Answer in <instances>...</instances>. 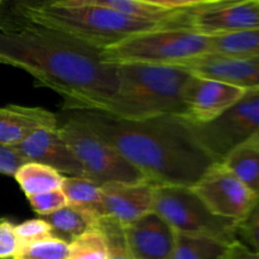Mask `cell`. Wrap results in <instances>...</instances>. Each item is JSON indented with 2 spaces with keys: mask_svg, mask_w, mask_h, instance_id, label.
<instances>
[{
  "mask_svg": "<svg viewBox=\"0 0 259 259\" xmlns=\"http://www.w3.org/2000/svg\"><path fill=\"white\" fill-rule=\"evenodd\" d=\"M2 5H3V2H2V0H0V9H2Z\"/></svg>",
  "mask_w": 259,
  "mask_h": 259,
  "instance_id": "1f68e13d",
  "label": "cell"
},
{
  "mask_svg": "<svg viewBox=\"0 0 259 259\" xmlns=\"http://www.w3.org/2000/svg\"><path fill=\"white\" fill-rule=\"evenodd\" d=\"M156 186L192 187L218 163L187 119L162 115L125 120L100 111H70Z\"/></svg>",
  "mask_w": 259,
  "mask_h": 259,
  "instance_id": "7a4b0ae2",
  "label": "cell"
},
{
  "mask_svg": "<svg viewBox=\"0 0 259 259\" xmlns=\"http://www.w3.org/2000/svg\"><path fill=\"white\" fill-rule=\"evenodd\" d=\"M182 28L207 37L259 29V0H206L184 18Z\"/></svg>",
  "mask_w": 259,
  "mask_h": 259,
  "instance_id": "30bf717a",
  "label": "cell"
},
{
  "mask_svg": "<svg viewBox=\"0 0 259 259\" xmlns=\"http://www.w3.org/2000/svg\"><path fill=\"white\" fill-rule=\"evenodd\" d=\"M25 161L9 147L0 146V174L14 177L15 172Z\"/></svg>",
  "mask_w": 259,
  "mask_h": 259,
  "instance_id": "f1b7e54d",
  "label": "cell"
},
{
  "mask_svg": "<svg viewBox=\"0 0 259 259\" xmlns=\"http://www.w3.org/2000/svg\"><path fill=\"white\" fill-rule=\"evenodd\" d=\"M14 13L23 19L65 33L100 51L134 34L168 27L132 19L104 7L99 0L25 2L17 4Z\"/></svg>",
  "mask_w": 259,
  "mask_h": 259,
  "instance_id": "3957f363",
  "label": "cell"
},
{
  "mask_svg": "<svg viewBox=\"0 0 259 259\" xmlns=\"http://www.w3.org/2000/svg\"><path fill=\"white\" fill-rule=\"evenodd\" d=\"M154 186L148 181L137 184H106L101 187L104 218L125 227L153 211Z\"/></svg>",
  "mask_w": 259,
  "mask_h": 259,
  "instance_id": "9a60e30c",
  "label": "cell"
},
{
  "mask_svg": "<svg viewBox=\"0 0 259 259\" xmlns=\"http://www.w3.org/2000/svg\"><path fill=\"white\" fill-rule=\"evenodd\" d=\"M65 177L56 169L34 162H25L14 175L25 197L61 190Z\"/></svg>",
  "mask_w": 259,
  "mask_h": 259,
  "instance_id": "d6986e66",
  "label": "cell"
},
{
  "mask_svg": "<svg viewBox=\"0 0 259 259\" xmlns=\"http://www.w3.org/2000/svg\"><path fill=\"white\" fill-rule=\"evenodd\" d=\"M229 245L230 243L219 239L176 233V244L171 259H225Z\"/></svg>",
  "mask_w": 259,
  "mask_h": 259,
  "instance_id": "ffe728a7",
  "label": "cell"
},
{
  "mask_svg": "<svg viewBox=\"0 0 259 259\" xmlns=\"http://www.w3.org/2000/svg\"><path fill=\"white\" fill-rule=\"evenodd\" d=\"M257 89H259V88H257Z\"/></svg>",
  "mask_w": 259,
  "mask_h": 259,
  "instance_id": "836d02e7",
  "label": "cell"
},
{
  "mask_svg": "<svg viewBox=\"0 0 259 259\" xmlns=\"http://www.w3.org/2000/svg\"><path fill=\"white\" fill-rule=\"evenodd\" d=\"M25 162L45 164L67 177H83V169L58 128L39 129L13 147Z\"/></svg>",
  "mask_w": 259,
  "mask_h": 259,
  "instance_id": "4fadbf2b",
  "label": "cell"
},
{
  "mask_svg": "<svg viewBox=\"0 0 259 259\" xmlns=\"http://www.w3.org/2000/svg\"><path fill=\"white\" fill-rule=\"evenodd\" d=\"M237 237H240V242L259 254V197L249 214L237 225Z\"/></svg>",
  "mask_w": 259,
  "mask_h": 259,
  "instance_id": "d4e9b609",
  "label": "cell"
},
{
  "mask_svg": "<svg viewBox=\"0 0 259 259\" xmlns=\"http://www.w3.org/2000/svg\"><path fill=\"white\" fill-rule=\"evenodd\" d=\"M177 66L197 77L222 81L244 90L259 88V58L207 53Z\"/></svg>",
  "mask_w": 259,
  "mask_h": 259,
  "instance_id": "5bb4252c",
  "label": "cell"
},
{
  "mask_svg": "<svg viewBox=\"0 0 259 259\" xmlns=\"http://www.w3.org/2000/svg\"><path fill=\"white\" fill-rule=\"evenodd\" d=\"M191 189L212 214L237 225L259 197L220 162L210 167Z\"/></svg>",
  "mask_w": 259,
  "mask_h": 259,
  "instance_id": "9c48e42d",
  "label": "cell"
},
{
  "mask_svg": "<svg viewBox=\"0 0 259 259\" xmlns=\"http://www.w3.org/2000/svg\"><path fill=\"white\" fill-rule=\"evenodd\" d=\"M220 163L259 196V132L234 147Z\"/></svg>",
  "mask_w": 259,
  "mask_h": 259,
  "instance_id": "e0dca14e",
  "label": "cell"
},
{
  "mask_svg": "<svg viewBox=\"0 0 259 259\" xmlns=\"http://www.w3.org/2000/svg\"><path fill=\"white\" fill-rule=\"evenodd\" d=\"M20 249V242L15 233V224L0 219V259H14Z\"/></svg>",
  "mask_w": 259,
  "mask_h": 259,
  "instance_id": "83f0119b",
  "label": "cell"
},
{
  "mask_svg": "<svg viewBox=\"0 0 259 259\" xmlns=\"http://www.w3.org/2000/svg\"><path fill=\"white\" fill-rule=\"evenodd\" d=\"M211 38L191 29L161 27L134 34L101 51L109 63L177 66L210 52Z\"/></svg>",
  "mask_w": 259,
  "mask_h": 259,
  "instance_id": "5b68a950",
  "label": "cell"
},
{
  "mask_svg": "<svg viewBox=\"0 0 259 259\" xmlns=\"http://www.w3.org/2000/svg\"><path fill=\"white\" fill-rule=\"evenodd\" d=\"M0 219H2V218H0Z\"/></svg>",
  "mask_w": 259,
  "mask_h": 259,
  "instance_id": "d6a6232c",
  "label": "cell"
},
{
  "mask_svg": "<svg viewBox=\"0 0 259 259\" xmlns=\"http://www.w3.org/2000/svg\"><path fill=\"white\" fill-rule=\"evenodd\" d=\"M118 89L106 114L125 120L186 115L185 89L191 73L180 66L116 63Z\"/></svg>",
  "mask_w": 259,
  "mask_h": 259,
  "instance_id": "277c9868",
  "label": "cell"
},
{
  "mask_svg": "<svg viewBox=\"0 0 259 259\" xmlns=\"http://www.w3.org/2000/svg\"><path fill=\"white\" fill-rule=\"evenodd\" d=\"M245 91L222 81L192 75L185 89L184 118L191 123H209L240 100Z\"/></svg>",
  "mask_w": 259,
  "mask_h": 259,
  "instance_id": "8fae6325",
  "label": "cell"
},
{
  "mask_svg": "<svg viewBox=\"0 0 259 259\" xmlns=\"http://www.w3.org/2000/svg\"><path fill=\"white\" fill-rule=\"evenodd\" d=\"M58 126L57 116L47 109L7 105L0 108V146L13 148L39 129Z\"/></svg>",
  "mask_w": 259,
  "mask_h": 259,
  "instance_id": "2e32d148",
  "label": "cell"
},
{
  "mask_svg": "<svg viewBox=\"0 0 259 259\" xmlns=\"http://www.w3.org/2000/svg\"><path fill=\"white\" fill-rule=\"evenodd\" d=\"M0 65H4V62H3V60H2V58H0Z\"/></svg>",
  "mask_w": 259,
  "mask_h": 259,
  "instance_id": "4dcf8cb0",
  "label": "cell"
},
{
  "mask_svg": "<svg viewBox=\"0 0 259 259\" xmlns=\"http://www.w3.org/2000/svg\"><path fill=\"white\" fill-rule=\"evenodd\" d=\"M15 233L20 242V247L28 243L53 237L52 228L42 218L25 220L20 224H15Z\"/></svg>",
  "mask_w": 259,
  "mask_h": 259,
  "instance_id": "484cf974",
  "label": "cell"
},
{
  "mask_svg": "<svg viewBox=\"0 0 259 259\" xmlns=\"http://www.w3.org/2000/svg\"><path fill=\"white\" fill-rule=\"evenodd\" d=\"M61 137L73 152L83 169V179L99 186L106 184H137L147 181L111 144L71 114L58 126Z\"/></svg>",
  "mask_w": 259,
  "mask_h": 259,
  "instance_id": "8992f818",
  "label": "cell"
},
{
  "mask_svg": "<svg viewBox=\"0 0 259 259\" xmlns=\"http://www.w3.org/2000/svg\"><path fill=\"white\" fill-rule=\"evenodd\" d=\"M70 244L56 237L28 243L20 247L14 259H68Z\"/></svg>",
  "mask_w": 259,
  "mask_h": 259,
  "instance_id": "cb8c5ba5",
  "label": "cell"
},
{
  "mask_svg": "<svg viewBox=\"0 0 259 259\" xmlns=\"http://www.w3.org/2000/svg\"><path fill=\"white\" fill-rule=\"evenodd\" d=\"M225 259H259V254L253 252L239 239H235L234 242L230 243Z\"/></svg>",
  "mask_w": 259,
  "mask_h": 259,
  "instance_id": "f546056e",
  "label": "cell"
},
{
  "mask_svg": "<svg viewBox=\"0 0 259 259\" xmlns=\"http://www.w3.org/2000/svg\"><path fill=\"white\" fill-rule=\"evenodd\" d=\"M153 211L175 233L232 243L237 238V224L212 214L191 187L154 186Z\"/></svg>",
  "mask_w": 259,
  "mask_h": 259,
  "instance_id": "52a82bcc",
  "label": "cell"
},
{
  "mask_svg": "<svg viewBox=\"0 0 259 259\" xmlns=\"http://www.w3.org/2000/svg\"><path fill=\"white\" fill-rule=\"evenodd\" d=\"M30 207L33 211L37 212L40 217H47L62 207L67 206V199L63 195L62 190L45 192V194L34 195V196L27 197Z\"/></svg>",
  "mask_w": 259,
  "mask_h": 259,
  "instance_id": "4316f807",
  "label": "cell"
},
{
  "mask_svg": "<svg viewBox=\"0 0 259 259\" xmlns=\"http://www.w3.org/2000/svg\"><path fill=\"white\" fill-rule=\"evenodd\" d=\"M126 249L133 259H171L175 230L154 211L123 227Z\"/></svg>",
  "mask_w": 259,
  "mask_h": 259,
  "instance_id": "7c38bea8",
  "label": "cell"
},
{
  "mask_svg": "<svg viewBox=\"0 0 259 259\" xmlns=\"http://www.w3.org/2000/svg\"><path fill=\"white\" fill-rule=\"evenodd\" d=\"M62 192L67 199L68 206L73 207L96 227L104 218L101 187L83 177H65Z\"/></svg>",
  "mask_w": 259,
  "mask_h": 259,
  "instance_id": "ac0fdd59",
  "label": "cell"
},
{
  "mask_svg": "<svg viewBox=\"0 0 259 259\" xmlns=\"http://www.w3.org/2000/svg\"><path fill=\"white\" fill-rule=\"evenodd\" d=\"M0 58L57 93L68 111L108 113L118 89V65L100 50L18 15L0 18Z\"/></svg>",
  "mask_w": 259,
  "mask_h": 259,
  "instance_id": "6da1fadb",
  "label": "cell"
},
{
  "mask_svg": "<svg viewBox=\"0 0 259 259\" xmlns=\"http://www.w3.org/2000/svg\"><path fill=\"white\" fill-rule=\"evenodd\" d=\"M190 124L204 148L220 162L234 147L259 132V89L245 91L240 100L214 120Z\"/></svg>",
  "mask_w": 259,
  "mask_h": 259,
  "instance_id": "ba28073f",
  "label": "cell"
},
{
  "mask_svg": "<svg viewBox=\"0 0 259 259\" xmlns=\"http://www.w3.org/2000/svg\"><path fill=\"white\" fill-rule=\"evenodd\" d=\"M42 219L46 220L52 228L53 237L65 240L68 244L89 229L94 228L81 212L68 205L47 217H42Z\"/></svg>",
  "mask_w": 259,
  "mask_h": 259,
  "instance_id": "7402d4cb",
  "label": "cell"
},
{
  "mask_svg": "<svg viewBox=\"0 0 259 259\" xmlns=\"http://www.w3.org/2000/svg\"><path fill=\"white\" fill-rule=\"evenodd\" d=\"M68 259H109L105 235L94 227L70 243Z\"/></svg>",
  "mask_w": 259,
  "mask_h": 259,
  "instance_id": "603a6c76",
  "label": "cell"
},
{
  "mask_svg": "<svg viewBox=\"0 0 259 259\" xmlns=\"http://www.w3.org/2000/svg\"><path fill=\"white\" fill-rule=\"evenodd\" d=\"M210 38L211 42L209 53L259 58V29Z\"/></svg>",
  "mask_w": 259,
  "mask_h": 259,
  "instance_id": "44dd1931",
  "label": "cell"
}]
</instances>
